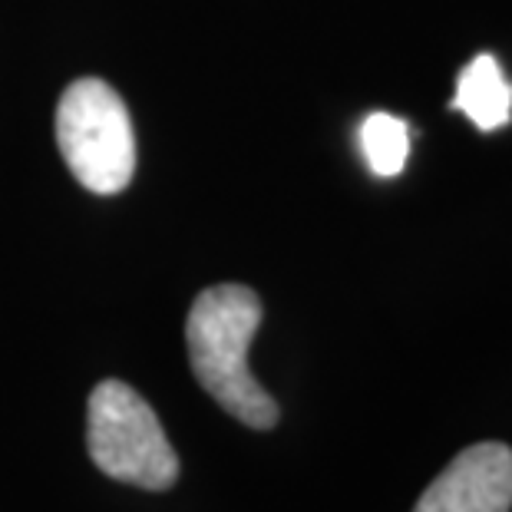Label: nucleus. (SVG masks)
I'll return each instance as SVG.
<instances>
[{
    "label": "nucleus",
    "instance_id": "nucleus-1",
    "mask_svg": "<svg viewBox=\"0 0 512 512\" xmlns=\"http://www.w3.org/2000/svg\"><path fill=\"white\" fill-rule=\"evenodd\" d=\"M261 328V301L245 285H215L195 298L185 344L199 384L222 410L252 430L278 423V403L248 370V344Z\"/></svg>",
    "mask_w": 512,
    "mask_h": 512
},
{
    "label": "nucleus",
    "instance_id": "nucleus-2",
    "mask_svg": "<svg viewBox=\"0 0 512 512\" xmlns=\"http://www.w3.org/2000/svg\"><path fill=\"white\" fill-rule=\"evenodd\" d=\"M86 446L93 463L116 483L159 493L179 479V456L156 410L123 380H103L90 394Z\"/></svg>",
    "mask_w": 512,
    "mask_h": 512
},
{
    "label": "nucleus",
    "instance_id": "nucleus-3",
    "mask_svg": "<svg viewBox=\"0 0 512 512\" xmlns=\"http://www.w3.org/2000/svg\"><path fill=\"white\" fill-rule=\"evenodd\" d=\"M57 143L76 182L116 195L133 182L136 136L126 103L103 80H76L57 106Z\"/></svg>",
    "mask_w": 512,
    "mask_h": 512
},
{
    "label": "nucleus",
    "instance_id": "nucleus-4",
    "mask_svg": "<svg viewBox=\"0 0 512 512\" xmlns=\"http://www.w3.org/2000/svg\"><path fill=\"white\" fill-rule=\"evenodd\" d=\"M512 450L506 443H476L456 456L427 486L413 512H509Z\"/></svg>",
    "mask_w": 512,
    "mask_h": 512
},
{
    "label": "nucleus",
    "instance_id": "nucleus-5",
    "mask_svg": "<svg viewBox=\"0 0 512 512\" xmlns=\"http://www.w3.org/2000/svg\"><path fill=\"white\" fill-rule=\"evenodd\" d=\"M453 110L470 116L473 126H479L483 133H493V129H503L509 123L512 83L506 80V73L496 63V57L479 53V57L466 63L460 80H456Z\"/></svg>",
    "mask_w": 512,
    "mask_h": 512
},
{
    "label": "nucleus",
    "instance_id": "nucleus-6",
    "mask_svg": "<svg viewBox=\"0 0 512 512\" xmlns=\"http://www.w3.org/2000/svg\"><path fill=\"white\" fill-rule=\"evenodd\" d=\"M361 149L374 176L394 179L407 166L410 156V133L407 123L390 113H374L364 119L361 126Z\"/></svg>",
    "mask_w": 512,
    "mask_h": 512
}]
</instances>
